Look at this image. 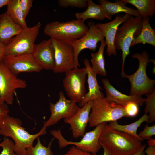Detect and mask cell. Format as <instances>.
I'll use <instances>...</instances> for the list:
<instances>
[{
  "label": "cell",
  "mask_w": 155,
  "mask_h": 155,
  "mask_svg": "<svg viewBox=\"0 0 155 155\" xmlns=\"http://www.w3.org/2000/svg\"><path fill=\"white\" fill-rule=\"evenodd\" d=\"M76 19L84 21L88 19L102 20L105 18L108 19L104 10L100 5L94 3L92 0H87V7L86 10L82 12L75 14Z\"/></svg>",
  "instance_id": "22"
},
{
  "label": "cell",
  "mask_w": 155,
  "mask_h": 155,
  "mask_svg": "<svg viewBox=\"0 0 155 155\" xmlns=\"http://www.w3.org/2000/svg\"><path fill=\"white\" fill-rule=\"evenodd\" d=\"M99 142L115 155H132L142 147L141 141L123 131L114 129L108 124L104 126Z\"/></svg>",
  "instance_id": "2"
},
{
  "label": "cell",
  "mask_w": 155,
  "mask_h": 155,
  "mask_svg": "<svg viewBox=\"0 0 155 155\" xmlns=\"http://www.w3.org/2000/svg\"><path fill=\"white\" fill-rule=\"evenodd\" d=\"M142 18L141 16H130L117 30L114 41L116 50L122 52V65L121 75L123 77L125 59L130 54V48L133 41L139 35L142 28Z\"/></svg>",
  "instance_id": "5"
},
{
  "label": "cell",
  "mask_w": 155,
  "mask_h": 155,
  "mask_svg": "<svg viewBox=\"0 0 155 155\" xmlns=\"http://www.w3.org/2000/svg\"><path fill=\"white\" fill-rule=\"evenodd\" d=\"M33 2L32 0H19L20 6L25 18L32 6Z\"/></svg>",
  "instance_id": "34"
},
{
  "label": "cell",
  "mask_w": 155,
  "mask_h": 155,
  "mask_svg": "<svg viewBox=\"0 0 155 155\" xmlns=\"http://www.w3.org/2000/svg\"><path fill=\"white\" fill-rule=\"evenodd\" d=\"M150 19L149 17L142 18L141 32L132 42L131 47L140 43L148 44L155 46V29L150 26Z\"/></svg>",
  "instance_id": "23"
},
{
  "label": "cell",
  "mask_w": 155,
  "mask_h": 155,
  "mask_svg": "<svg viewBox=\"0 0 155 155\" xmlns=\"http://www.w3.org/2000/svg\"><path fill=\"white\" fill-rule=\"evenodd\" d=\"M145 102L146 107L145 114L149 113L148 123H151L155 120V89L151 94L146 95Z\"/></svg>",
  "instance_id": "29"
},
{
  "label": "cell",
  "mask_w": 155,
  "mask_h": 155,
  "mask_svg": "<svg viewBox=\"0 0 155 155\" xmlns=\"http://www.w3.org/2000/svg\"><path fill=\"white\" fill-rule=\"evenodd\" d=\"M59 6L67 8L68 7L83 8L87 7V0H58Z\"/></svg>",
  "instance_id": "30"
},
{
  "label": "cell",
  "mask_w": 155,
  "mask_h": 155,
  "mask_svg": "<svg viewBox=\"0 0 155 155\" xmlns=\"http://www.w3.org/2000/svg\"><path fill=\"white\" fill-rule=\"evenodd\" d=\"M64 155H93L87 152L84 151L73 146L70 148L69 150Z\"/></svg>",
  "instance_id": "36"
},
{
  "label": "cell",
  "mask_w": 155,
  "mask_h": 155,
  "mask_svg": "<svg viewBox=\"0 0 155 155\" xmlns=\"http://www.w3.org/2000/svg\"><path fill=\"white\" fill-rule=\"evenodd\" d=\"M31 54L43 69L53 70L55 64L54 50L50 38L35 44Z\"/></svg>",
  "instance_id": "16"
},
{
  "label": "cell",
  "mask_w": 155,
  "mask_h": 155,
  "mask_svg": "<svg viewBox=\"0 0 155 155\" xmlns=\"http://www.w3.org/2000/svg\"><path fill=\"white\" fill-rule=\"evenodd\" d=\"M15 75L23 72H39L43 68L35 60L31 54L17 56L5 55L2 61Z\"/></svg>",
  "instance_id": "14"
},
{
  "label": "cell",
  "mask_w": 155,
  "mask_h": 155,
  "mask_svg": "<svg viewBox=\"0 0 155 155\" xmlns=\"http://www.w3.org/2000/svg\"><path fill=\"white\" fill-rule=\"evenodd\" d=\"M100 143L101 146L102 147L103 149L104 152L102 155H115L105 146L100 142Z\"/></svg>",
  "instance_id": "38"
},
{
  "label": "cell",
  "mask_w": 155,
  "mask_h": 155,
  "mask_svg": "<svg viewBox=\"0 0 155 155\" xmlns=\"http://www.w3.org/2000/svg\"><path fill=\"white\" fill-rule=\"evenodd\" d=\"M88 24V30L85 34L80 39L69 43L73 49L75 68L80 66L78 56L82 50L87 49L95 51L97 43L104 40L102 31L93 22H90Z\"/></svg>",
  "instance_id": "13"
},
{
  "label": "cell",
  "mask_w": 155,
  "mask_h": 155,
  "mask_svg": "<svg viewBox=\"0 0 155 155\" xmlns=\"http://www.w3.org/2000/svg\"><path fill=\"white\" fill-rule=\"evenodd\" d=\"M5 45L0 43V62L2 61L5 56Z\"/></svg>",
  "instance_id": "39"
},
{
  "label": "cell",
  "mask_w": 155,
  "mask_h": 155,
  "mask_svg": "<svg viewBox=\"0 0 155 155\" xmlns=\"http://www.w3.org/2000/svg\"><path fill=\"white\" fill-rule=\"evenodd\" d=\"M146 144L143 145L142 147L138 151L134 154L132 155H144V150L146 147Z\"/></svg>",
  "instance_id": "40"
},
{
  "label": "cell",
  "mask_w": 155,
  "mask_h": 155,
  "mask_svg": "<svg viewBox=\"0 0 155 155\" xmlns=\"http://www.w3.org/2000/svg\"><path fill=\"white\" fill-rule=\"evenodd\" d=\"M144 152L146 155H155V146H149L144 151Z\"/></svg>",
  "instance_id": "37"
},
{
  "label": "cell",
  "mask_w": 155,
  "mask_h": 155,
  "mask_svg": "<svg viewBox=\"0 0 155 155\" xmlns=\"http://www.w3.org/2000/svg\"><path fill=\"white\" fill-rule=\"evenodd\" d=\"M41 26L40 22L23 30L5 45V55L17 56L31 54Z\"/></svg>",
  "instance_id": "7"
},
{
  "label": "cell",
  "mask_w": 155,
  "mask_h": 155,
  "mask_svg": "<svg viewBox=\"0 0 155 155\" xmlns=\"http://www.w3.org/2000/svg\"><path fill=\"white\" fill-rule=\"evenodd\" d=\"M102 82L105 90L106 98L112 102L122 105L133 102L140 106H142L145 102L146 98L141 96H128L121 93L114 88L107 79H102Z\"/></svg>",
  "instance_id": "18"
},
{
  "label": "cell",
  "mask_w": 155,
  "mask_h": 155,
  "mask_svg": "<svg viewBox=\"0 0 155 155\" xmlns=\"http://www.w3.org/2000/svg\"><path fill=\"white\" fill-rule=\"evenodd\" d=\"M107 122L102 123L96 127L93 130L85 133L82 138L78 142L68 141L62 136L60 129L52 130L51 134L58 140L60 148L69 145H73L79 149L93 155H96L102 147L99 142L101 133Z\"/></svg>",
  "instance_id": "8"
},
{
  "label": "cell",
  "mask_w": 155,
  "mask_h": 155,
  "mask_svg": "<svg viewBox=\"0 0 155 155\" xmlns=\"http://www.w3.org/2000/svg\"><path fill=\"white\" fill-rule=\"evenodd\" d=\"M22 125L20 119L8 115L0 129V135L13 140L14 150L17 155H26V149L33 146L34 140L47 133L46 127H43L38 133L31 134L22 127Z\"/></svg>",
  "instance_id": "1"
},
{
  "label": "cell",
  "mask_w": 155,
  "mask_h": 155,
  "mask_svg": "<svg viewBox=\"0 0 155 155\" xmlns=\"http://www.w3.org/2000/svg\"><path fill=\"white\" fill-rule=\"evenodd\" d=\"M148 115L144 113L139 119L128 125H121L117 121L109 122L108 124L113 128L124 132L141 142L143 140L137 133V129L142 123L146 121L148 123Z\"/></svg>",
  "instance_id": "24"
},
{
  "label": "cell",
  "mask_w": 155,
  "mask_h": 155,
  "mask_svg": "<svg viewBox=\"0 0 155 155\" xmlns=\"http://www.w3.org/2000/svg\"><path fill=\"white\" fill-rule=\"evenodd\" d=\"M6 12L13 21L23 29L28 27L19 5V0H10Z\"/></svg>",
  "instance_id": "27"
},
{
  "label": "cell",
  "mask_w": 155,
  "mask_h": 155,
  "mask_svg": "<svg viewBox=\"0 0 155 155\" xmlns=\"http://www.w3.org/2000/svg\"><path fill=\"white\" fill-rule=\"evenodd\" d=\"M26 86L25 80L17 78L2 61L0 62V104L5 102L12 104L16 90Z\"/></svg>",
  "instance_id": "10"
},
{
  "label": "cell",
  "mask_w": 155,
  "mask_h": 155,
  "mask_svg": "<svg viewBox=\"0 0 155 155\" xmlns=\"http://www.w3.org/2000/svg\"><path fill=\"white\" fill-rule=\"evenodd\" d=\"M135 6L142 18L152 17L155 14V0H124Z\"/></svg>",
  "instance_id": "26"
},
{
  "label": "cell",
  "mask_w": 155,
  "mask_h": 155,
  "mask_svg": "<svg viewBox=\"0 0 155 155\" xmlns=\"http://www.w3.org/2000/svg\"><path fill=\"white\" fill-rule=\"evenodd\" d=\"M99 3L103 8L109 19L112 16L120 13H124L125 14L135 17L140 16L137 10L126 6L127 3L124 0H117L114 2H111L107 0H99Z\"/></svg>",
  "instance_id": "21"
},
{
  "label": "cell",
  "mask_w": 155,
  "mask_h": 155,
  "mask_svg": "<svg viewBox=\"0 0 155 155\" xmlns=\"http://www.w3.org/2000/svg\"><path fill=\"white\" fill-rule=\"evenodd\" d=\"M98 51L91 54V66L93 71L97 74L102 76L106 75L107 73L105 68L104 51L106 46L105 40L102 41Z\"/></svg>",
  "instance_id": "25"
},
{
  "label": "cell",
  "mask_w": 155,
  "mask_h": 155,
  "mask_svg": "<svg viewBox=\"0 0 155 155\" xmlns=\"http://www.w3.org/2000/svg\"><path fill=\"white\" fill-rule=\"evenodd\" d=\"M148 144L149 146H155V140L152 138L148 140Z\"/></svg>",
  "instance_id": "42"
},
{
  "label": "cell",
  "mask_w": 155,
  "mask_h": 155,
  "mask_svg": "<svg viewBox=\"0 0 155 155\" xmlns=\"http://www.w3.org/2000/svg\"><path fill=\"white\" fill-rule=\"evenodd\" d=\"M84 64L85 66L88 76V91L86 93L83 101L78 104V106L80 108L91 100L104 97V94L100 90L102 89L98 84L96 78L97 74L92 69L88 60L84 59Z\"/></svg>",
  "instance_id": "19"
},
{
  "label": "cell",
  "mask_w": 155,
  "mask_h": 155,
  "mask_svg": "<svg viewBox=\"0 0 155 155\" xmlns=\"http://www.w3.org/2000/svg\"><path fill=\"white\" fill-rule=\"evenodd\" d=\"M132 57L138 60V68L133 74L128 75L125 74L123 77L127 78L130 83V95L141 96L150 94L155 89V80L149 78L146 74V67L150 62L148 54L144 51L141 53L133 54Z\"/></svg>",
  "instance_id": "6"
},
{
  "label": "cell",
  "mask_w": 155,
  "mask_h": 155,
  "mask_svg": "<svg viewBox=\"0 0 155 155\" xmlns=\"http://www.w3.org/2000/svg\"><path fill=\"white\" fill-rule=\"evenodd\" d=\"M36 139L37 142L34 146L26 149V155H53L51 147L54 138L52 139L47 147L44 146L42 144L39 137Z\"/></svg>",
  "instance_id": "28"
},
{
  "label": "cell",
  "mask_w": 155,
  "mask_h": 155,
  "mask_svg": "<svg viewBox=\"0 0 155 155\" xmlns=\"http://www.w3.org/2000/svg\"><path fill=\"white\" fill-rule=\"evenodd\" d=\"M14 144L9 137H4L3 141L0 143V147L2 148L0 155H17L14 150Z\"/></svg>",
  "instance_id": "31"
},
{
  "label": "cell",
  "mask_w": 155,
  "mask_h": 155,
  "mask_svg": "<svg viewBox=\"0 0 155 155\" xmlns=\"http://www.w3.org/2000/svg\"><path fill=\"white\" fill-rule=\"evenodd\" d=\"M50 38L54 50V72L65 73L75 68L74 52L71 45L67 42Z\"/></svg>",
  "instance_id": "11"
},
{
  "label": "cell",
  "mask_w": 155,
  "mask_h": 155,
  "mask_svg": "<svg viewBox=\"0 0 155 155\" xmlns=\"http://www.w3.org/2000/svg\"><path fill=\"white\" fill-rule=\"evenodd\" d=\"M9 111L6 103L0 104V129L5 119L8 115Z\"/></svg>",
  "instance_id": "35"
},
{
  "label": "cell",
  "mask_w": 155,
  "mask_h": 155,
  "mask_svg": "<svg viewBox=\"0 0 155 155\" xmlns=\"http://www.w3.org/2000/svg\"><path fill=\"white\" fill-rule=\"evenodd\" d=\"M92 100L85 104L73 116L64 119V122L70 126L73 137L77 139L82 137L85 133L88 123Z\"/></svg>",
  "instance_id": "17"
},
{
  "label": "cell",
  "mask_w": 155,
  "mask_h": 155,
  "mask_svg": "<svg viewBox=\"0 0 155 155\" xmlns=\"http://www.w3.org/2000/svg\"><path fill=\"white\" fill-rule=\"evenodd\" d=\"M139 106L133 102H129L124 106V108L128 117H134L138 114L139 111Z\"/></svg>",
  "instance_id": "33"
},
{
  "label": "cell",
  "mask_w": 155,
  "mask_h": 155,
  "mask_svg": "<svg viewBox=\"0 0 155 155\" xmlns=\"http://www.w3.org/2000/svg\"><path fill=\"white\" fill-rule=\"evenodd\" d=\"M23 29L13 21L6 11L0 15V43L6 45Z\"/></svg>",
  "instance_id": "20"
},
{
  "label": "cell",
  "mask_w": 155,
  "mask_h": 155,
  "mask_svg": "<svg viewBox=\"0 0 155 155\" xmlns=\"http://www.w3.org/2000/svg\"><path fill=\"white\" fill-rule=\"evenodd\" d=\"M80 108L77 103L67 99L63 92L60 91L58 101L55 104L51 102L49 103L51 115L49 118L44 123L43 127H47L54 125L63 118H69Z\"/></svg>",
  "instance_id": "12"
},
{
  "label": "cell",
  "mask_w": 155,
  "mask_h": 155,
  "mask_svg": "<svg viewBox=\"0 0 155 155\" xmlns=\"http://www.w3.org/2000/svg\"><path fill=\"white\" fill-rule=\"evenodd\" d=\"M130 16L118 14L112 21L106 23H98L96 26L102 31L107 46L106 52L108 56L117 55V52L114 45V41L116 33L119 25L124 23Z\"/></svg>",
  "instance_id": "15"
},
{
  "label": "cell",
  "mask_w": 155,
  "mask_h": 155,
  "mask_svg": "<svg viewBox=\"0 0 155 155\" xmlns=\"http://www.w3.org/2000/svg\"><path fill=\"white\" fill-rule=\"evenodd\" d=\"M155 135V125L149 126L148 124L145 125L144 129L140 132L138 135L142 139L148 140L151 137Z\"/></svg>",
  "instance_id": "32"
},
{
  "label": "cell",
  "mask_w": 155,
  "mask_h": 155,
  "mask_svg": "<svg viewBox=\"0 0 155 155\" xmlns=\"http://www.w3.org/2000/svg\"><path fill=\"white\" fill-rule=\"evenodd\" d=\"M124 106L117 104L105 97L92 100L88 123L93 127L104 122L117 121L127 117Z\"/></svg>",
  "instance_id": "4"
},
{
  "label": "cell",
  "mask_w": 155,
  "mask_h": 155,
  "mask_svg": "<svg viewBox=\"0 0 155 155\" xmlns=\"http://www.w3.org/2000/svg\"><path fill=\"white\" fill-rule=\"evenodd\" d=\"M10 0H0V8L3 6L7 5Z\"/></svg>",
  "instance_id": "41"
},
{
  "label": "cell",
  "mask_w": 155,
  "mask_h": 155,
  "mask_svg": "<svg viewBox=\"0 0 155 155\" xmlns=\"http://www.w3.org/2000/svg\"><path fill=\"white\" fill-rule=\"evenodd\" d=\"M85 67L74 69L65 73L63 86L70 99L78 104L83 100L86 93Z\"/></svg>",
  "instance_id": "9"
},
{
  "label": "cell",
  "mask_w": 155,
  "mask_h": 155,
  "mask_svg": "<svg viewBox=\"0 0 155 155\" xmlns=\"http://www.w3.org/2000/svg\"><path fill=\"white\" fill-rule=\"evenodd\" d=\"M84 22L78 19L53 22L46 24L44 32L50 38L70 43L81 38L88 30Z\"/></svg>",
  "instance_id": "3"
}]
</instances>
